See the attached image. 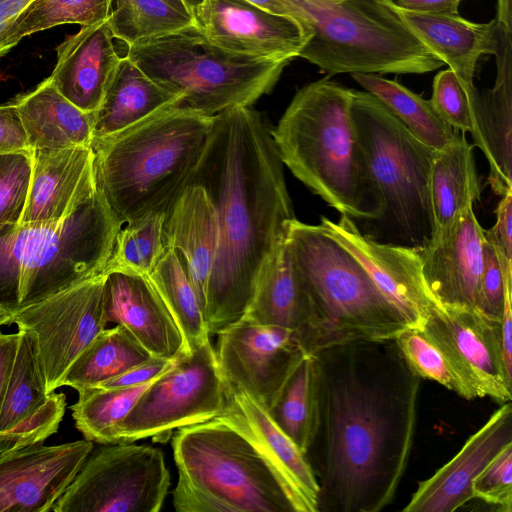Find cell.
Instances as JSON below:
<instances>
[{
    "mask_svg": "<svg viewBox=\"0 0 512 512\" xmlns=\"http://www.w3.org/2000/svg\"><path fill=\"white\" fill-rule=\"evenodd\" d=\"M311 354L317 421L305 455L319 486V511L379 512L393 501L408 466L421 378L395 339Z\"/></svg>",
    "mask_w": 512,
    "mask_h": 512,
    "instance_id": "6da1fadb",
    "label": "cell"
},
{
    "mask_svg": "<svg viewBox=\"0 0 512 512\" xmlns=\"http://www.w3.org/2000/svg\"><path fill=\"white\" fill-rule=\"evenodd\" d=\"M272 128L251 106L212 116L186 183L204 189L216 216L218 244L204 312L209 334L244 317L263 262L296 218Z\"/></svg>",
    "mask_w": 512,
    "mask_h": 512,
    "instance_id": "7a4b0ae2",
    "label": "cell"
},
{
    "mask_svg": "<svg viewBox=\"0 0 512 512\" xmlns=\"http://www.w3.org/2000/svg\"><path fill=\"white\" fill-rule=\"evenodd\" d=\"M352 90L326 76L301 88L272 135L292 174L341 215L362 226L382 204L351 115Z\"/></svg>",
    "mask_w": 512,
    "mask_h": 512,
    "instance_id": "3957f363",
    "label": "cell"
},
{
    "mask_svg": "<svg viewBox=\"0 0 512 512\" xmlns=\"http://www.w3.org/2000/svg\"><path fill=\"white\" fill-rule=\"evenodd\" d=\"M211 123L176 105L92 142L96 189L121 226L166 211L198 163Z\"/></svg>",
    "mask_w": 512,
    "mask_h": 512,
    "instance_id": "277c9868",
    "label": "cell"
},
{
    "mask_svg": "<svg viewBox=\"0 0 512 512\" xmlns=\"http://www.w3.org/2000/svg\"><path fill=\"white\" fill-rule=\"evenodd\" d=\"M285 240L307 298L298 336L306 353L359 340L395 339L409 328L361 263L320 225L292 219Z\"/></svg>",
    "mask_w": 512,
    "mask_h": 512,
    "instance_id": "5b68a950",
    "label": "cell"
},
{
    "mask_svg": "<svg viewBox=\"0 0 512 512\" xmlns=\"http://www.w3.org/2000/svg\"><path fill=\"white\" fill-rule=\"evenodd\" d=\"M120 227L97 189L60 222L0 225V305L12 311L101 274Z\"/></svg>",
    "mask_w": 512,
    "mask_h": 512,
    "instance_id": "8992f818",
    "label": "cell"
},
{
    "mask_svg": "<svg viewBox=\"0 0 512 512\" xmlns=\"http://www.w3.org/2000/svg\"><path fill=\"white\" fill-rule=\"evenodd\" d=\"M351 115L382 204L359 231L378 242L421 248L434 234L430 180L435 149L414 137L374 95L352 90Z\"/></svg>",
    "mask_w": 512,
    "mask_h": 512,
    "instance_id": "52a82bcc",
    "label": "cell"
},
{
    "mask_svg": "<svg viewBox=\"0 0 512 512\" xmlns=\"http://www.w3.org/2000/svg\"><path fill=\"white\" fill-rule=\"evenodd\" d=\"M310 38L298 57L328 73L425 74L444 63L404 25L390 0H283Z\"/></svg>",
    "mask_w": 512,
    "mask_h": 512,
    "instance_id": "ba28073f",
    "label": "cell"
},
{
    "mask_svg": "<svg viewBox=\"0 0 512 512\" xmlns=\"http://www.w3.org/2000/svg\"><path fill=\"white\" fill-rule=\"evenodd\" d=\"M177 512H295L281 480L248 438L213 418L172 437Z\"/></svg>",
    "mask_w": 512,
    "mask_h": 512,
    "instance_id": "9c48e42d",
    "label": "cell"
},
{
    "mask_svg": "<svg viewBox=\"0 0 512 512\" xmlns=\"http://www.w3.org/2000/svg\"><path fill=\"white\" fill-rule=\"evenodd\" d=\"M126 56L157 84L179 95L180 106L209 117L252 106L273 89L291 61L228 52L195 25L130 44Z\"/></svg>",
    "mask_w": 512,
    "mask_h": 512,
    "instance_id": "30bf717a",
    "label": "cell"
},
{
    "mask_svg": "<svg viewBox=\"0 0 512 512\" xmlns=\"http://www.w3.org/2000/svg\"><path fill=\"white\" fill-rule=\"evenodd\" d=\"M226 400V384L210 339L174 358L153 379L116 427L118 443L152 437L166 442L174 430L215 418Z\"/></svg>",
    "mask_w": 512,
    "mask_h": 512,
    "instance_id": "8fae6325",
    "label": "cell"
},
{
    "mask_svg": "<svg viewBox=\"0 0 512 512\" xmlns=\"http://www.w3.org/2000/svg\"><path fill=\"white\" fill-rule=\"evenodd\" d=\"M170 487L161 450L132 443L92 449L53 512H158Z\"/></svg>",
    "mask_w": 512,
    "mask_h": 512,
    "instance_id": "7c38bea8",
    "label": "cell"
},
{
    "mask_svg": "<svg viewBox=\"0 0 512 512\" xmlns=\"http://www.w3.org/2000/svg\"><path fill=\"white\" fill-rule=\"evenodd\" d=\"M105 278L98 274L11 311L9 325L35 338L49 394L62 386L75 359L106 328Z\"/></svg>",
    "mask_w": 512,
    "mask_h": 512,
    "instance_id": "4fadbf2b",
    "label": "cell"
},
{
    "mask_svg": "<svg viewBox=\"0 0 512 512\" xmlns=\"http://www.w3.org/2000/svg\"><path fill=\"white\" fill-rule=\"evenodd\" d=\"M419 331L443 354L467 400H512V367L506 362L501 318L478 309L435 308Z\"/></svg>",
    "mask_w": 512,
    "mask_h": 512,
    "instance_id": "5bb4252c",
    "label": "cell"
},
{
    "mask_svg": "<svg viewBox=\"0 0 512 512\" xmlns=\"http://www.w3.org/2000/svg\"><path fill=\"white\" fill-rule=\"evenodd\" d=\"M217 335L215 351L225 382L244 389L269 410L306 354L294 332L243 317Z\"/></svg>",
    "mask_w": 512,
    "mask_h": 512,
    "instance_id": "9a60e30c",
    "label": "cell"
},
{
    "mask_svg": "<svg viewBox=\"0 0 512 512\" xmlns=\"http://www.w3.org/2000/svg\"><path fill=\"white\" fill-rule=\"evenodd\" d=\"M319 225L361 263L409 328L419 330L435 308H442L427 287L416 248L367 237L345 215L337 222L321 216Z\"/></svg>",
    "mask_w": 512,
    "mask_h": 512,
    "instance_id": "2e32d148",
    "label": "cell"
},
{
    "mask_svg": "<svg viewBox=\"0 0 512 512\" xmlns=\"http://www.w3.org/2000/svg\"><path fill=\"white\" fill-rule=\"evenodd\" d=\"M194 25L214 45L234 54L293 60L310 38L294 17L245 0H196Z\"/></svg>",
    "mask_w": 512,
    "mask_h": 512,
    "instance_id": "e0dca14e",
    "label": "cell"
},
{
    "mask_svg": "<svg viewBox=\"0 0 512 512\" xmlns=\"http://www.w3.org/2000/svg\"><path fill=\"white\" fill-rule=\"evenodd\" d=\"M94 448L90 440L0 452V512H48Z\"/></svg>",
    "mask_w": 512,
    "mask_h": 512,
    "instance_id": "ac0fdd59",
    "label": "cell"
},
{
    "mask_svg": "<svg viewBox=\"0 0 512 512\" xmlns=\"http://www.w3.org/2000/svg\"><path fill=\"white\" fill-rule=\"evenodd\" d=\"M226 400L215 417L244 434L284 485L295 512H319V486L304 452L269 411L244 389L226 383Z\"/></svg>",
    "mask_w": 512,
    "mask_h": 512,
    "instance_id": "d6986e66",
    "label": "cell"
},
{
    "mask_svg": "<svg viewBox=\"0 0 512 512\" xmlns=\"http://www.w3.org/2000/svg\"><path fill=\"white\" fill-rule=\"evenodd\" d=\"M467 207L441 240L416 248L436 302L445 309H477L484 229Z\"/></svg>",
    "mask_w": 512,
    "mask_h": 512,
    "instance_id": "ffe728a7",
    "label": "cell"
},
{
    "mask_svg": "<svg viewBox=\"0 0 512 512\" xmlns=\"http://www.w3.org/2000/svg\"><path fill=\"white\" fill-rule=\"evenodd\" d=\"M512 442V404L503 403L460 451L419 483L404 512H454L473 500L472 483L491 459Z\"/></svg>",
    "mask_w": 512,
    "mask_h": 512,
    "instance_id": "44dd1931",
    "label": "cell"
},
{
    "mask_svg": "<svg viewBox=\"0 0 512 512\" xmlns=\"http://www.w3.org/2000/svg\"><path fill=\"white\" fill-rule=\"evenodd\" d=\"M32 172L18 225L62 221L96 192L92 147L31 150Z\"/></svg>",
    "mask_w": 512,
    "mask_h": 512,
    "instance_id": "7402d4cb",
    "label": "cell"
},
{
    "mask_svg": "<svg viewBox=\"0 0 512 512\" xmlns=\"http://www.w3.org/2000/svg\"><path fill=\"white\" fill-rule=\"evenodd\" d=\"M104 312L107 324L126 328L153 357L173 360L188 351L178 325L145 275L106 274Z\"/></svg>",
    "mask_w": 512,
    "mask_h": 512,
    "instance_id": "603a6c76",
    "label": "cell"
},
{
    "mask_svg": "<svg viewBox=\"0 0 512 512\" xmlns=\"http://www.w3.org/2000/svg\"><path fill=\"white\" fill-rule=\"evenodd\" d=\"M108 19L81 26L57 47L51 83L67 100L85 112L100 107L121 57L113 43Z\"/></svg>",
    "mask_w": 512,
    "mask_h": 512,
    "instance_id": "cb8c5ba5",
    "label": "cell"
},
{
    "mask_svg": "<svg viewBox=\"0 0 512 512\" xmlns=\"http://www.w3.org/2000/svg\"><path fill=\"white\" fill-rule=\"evenodd\" d=\"M497 75L492 88L479 92L472 136L489 165L488 183L497 196L512 191V35L502 28L494 52Z\"/></svg>",
    "mask_w": 512,
    "mask_h": 512,
    "instance_id": "d4e9b609",
    "label": "cell"
},
{
    "mask_svg": "<svg viewBox=\"0 0 512 512\" xmlns=\"http://www.w3.org/2000/svg\"><path fill=\"white\" fill-rule=\"evenodd\" d=\"M164 243L178 255L205 312L218 233L214 207L201 186L186 184L169 204Z\"/></svg>",
    "mask_w": 512,
    "mask_h": 512,
    "instance_id": "484cf974",
    "label": "cell"
},
{
    "mask_svg": "<svg viewBox=\"0 0 512 512\" xmlns=\"http://www.w3.org/2000/svg\"><path fill=\"white\" fill-rule=\"evenodd\" d=\"M390 5L410 32L456 75L467 83H474L479 58L494 54L500 26L496 20L475 23L458 15L411 11Z\"/></svg>",
    "mask_w": 512,
    "mask_h": 512,
    "instance_id": "4316f807",
    "label": "cell"
},
{
    "mask_svg": "<svg viewBox=\"0 0 512 512\" xmlns=\"http://www.w3.org/2000/svg\"><path fill=\"white\" fill-rule=\"evenodd\" d=\"M13 103L30 150L91 147L94 112H85L72 104L58 92L49 77Z\"/></svg>",
    "mask_w": 512,
    "mask_h": 512,
    "instance_id": "83f0119b",
    "label": "cell"
},
{
    "mask_svg": "<svg viewBox=\"0 0 512 512\" xmlns=\"http://www.w3.org/2000/svg\"><path fill=\"white\" fill-rule=\"evenodd\" d=\"M180 102L179 95L157 84L127 56L121 57L106 95L94 112L93 141L126 130Z\"/></svg>",
    "mask_w": 512,
    "mask_h": 512,
    "instance_id": "f1b7e54d",
    "label": "cell"
},
{
    "mask_svg": "<svg viewBox=\"0 0 512 512\" xmlns=\"http://www.w3.org/2000/svg\"><path fill=\"white\" fill-rule=\"evenodd\" d=\"M306 316V294L284 238L263 262L244 318L288 329L298 339Z\"/></svg>",
    "mask_w": 512,
    "mask_h": 512,
    "instance_id": "f546056e",
    "label": "cell"
},
{
    "mask_svg": "<svg viewBox=\"0 0 512 512\" xmlns=\"http://www.w3.org/2000/svg\"><path fill=\"white\" fill-rule=\"evenodd\" d=\"M466 133L443 149L433 159L430 191L434 218V234L429 243L443 239L459 215L481 199L473 146Z\"/></svg>",
    "mask_w": 512,
    "mask_h": 512,
    "instance_id": "4dcf8cb0",
    "label": "cell"
},
{
    "mask_svg": "<svg viewBox=\"0 0 512 512\" xmlns=\"http://www.w3.org/2000/svg\"><path fill=\"white\" fill-rule=\"evenodd\" d=\"M351 77L364 91L377 97L426 146L440 150L459 137L430 99H424L398 81L374 73H352Z\"/></svg>",
    "mask_w": 512,
    "mask_h": 512,
    "instance_id": "1f68e13d",
    "label": "cell"
},
{
    "mask_svg": "<svg viewBox=\"0 0 512 512\" xmlns=\"http://www.w3.org/2000/svg\"><path fill=\"white\" fill-rule=\"evenodd\" d=\"M153 357L121 325L103 329L66 372L62 386L97 387Z\"/></svg>",
    "mask_w": 512,
    "mask_h": 512,
    "instance_id": "d6a6232c",
    "label": "cell"
},
{
    "mask_svg": "<svg viewBox=\"0 0 512 512\" xmlns=\"http://www.w3.org/2000/svg\"><path fill=\"white\" fill-rule=\"evenodd\" d=\"M147 277L178 325L188 350L209 340L201 303L178 255L172 249L165 247Z\"/></svg>",
    "mask_w": 512,
    "mask_h": 512,
    "instance_id": "836d02e7",
    "label": "cell"
},
{
    "mask_svg": "<svg viewBox=\"0 0 512 512\" xmlns=\"http://www.w3.org/2000/svg\"><path fill=\"white\" fill-rule=\"evenodd\" d=\"M277 425L306 453L316 428L317 386L313 355L306 353L268 410Z\"/></svg>",
    "mask_w": 512,
    "mask_h": 512,
    "instance_id": "e575fe53",
    "label": "cell"
},
{
    "mask_svg": "<svg viewBox=\"0 0 512 512\" xmlns=\"http://www.w3.org/2000/svg\"><path fill=\"white\" fill-rule=\"evenodd\" d=\"M108 24L112 35L128 45L194 25L187 0H116Z\"/></svg>",
    "mask_w": 512,
    "mask_h": 512,
    "instance_id": "d590c367",
    "label": "cell"
},
{
    "mask_svg": "<svg viewBox=\"0 0 512 512\" xmlns=\"http://www.w3.org/2000/svg\"><path fill=\"white\" fill-rule=\"evenodd\" d=\"M18 346L0 407V435L33 414L48 399L35 338L18 330Z\"/></svg>",
    "mask_w": 512,
    "mask_h": 512,
    "instance_id": "8d00e7d4",
    "label": "cell"
},
{
    "mask_svg": "<svg viewBox=\"0 0 512 512\" xmlns=\"http://www.w3.org/2000/svg\"><path fill=\"white\" fill-rule=\"evenodd\" d=\"M149 383L125 388L91 387L78 390L71 406L76 428L86 440L102 445L116 444V427Z\"/></svg>",
    "mask_w": 512,
    "mask_h": 512,
    "instance_id": "74e56055",
    "label": "cell"
},
{
    "mask_svg": "<svg viewBox=\"0 0 512 512\" xmlns=\"http://www.w3.org/2000/svg\"><path fill=\"white\" fill-rule=\"evenodd\" d=\"M166 211L148 213L123 224L102 274L135 273L147 276L164 252Z\"/></svg>",
    "mask_w": 512,
    "mask_h": 512,
    "instance_id": "f35d334b",
    "label": "cell"
},
{
    "mask_svg": "<svg viewBox=\"0 0 512 512\" xmlns=\"http://www.w3.org/2000/svg\"><path fill=\"white\" fill-rule=\"evenodd\" d=\"M113 0H33L15 22V39L62 24L88 26L109 18Z\"/></svg>",
    "mask_w": 512,
    "mask_h": 512,
    "instance_id": "ab89813d",
    "label": "cell"
},
{
    "mask_svg": "<svg viewBox=\"0 0 512 512\" xmlns=\"http://www.w3.org/2000/svg\"><path fill=\"white\" fill-rule=\"evenodd\" d=\"M478 99L475 84L464 82L450 68L435 75L430 101L442 119L456 131H473Z\"/></svg>",
    "mask_w": 512,
    "mask_h": 512,
    "instance_id": "60d3db41",
    "label": "cell"
},
{
    "mask_svg": "<svg viewBox=\"0 0 512 512\" xmlns=\"http://www.w3.org/2000/svg\"><path fill=\"white\" fill-rule=\"evenodd\" d=\"M32 172L31 150L0 154V225H18L22 218Z\"/></svg>",
    "mask_w": 512,
    "mask_h": 512,
    "instance_id": "b9f144b4",
    "label": "cell"
},
{
    "mask_svg": "<svg viewBox=\"0 0 512 512\" xmlns=\"http://www.w3.org/2000/svg\"><path fill=\"white\" fill-rule=\"evenodd\" d=\"M395 341L416 375L433 380L460 396V385L443 354L419 330L407 328Z\"/></svg>",
    "mask_w": 512,
    "mask_h": 512,
    "instance_id": "7bdbcfd3",
    "label": "cell"
},
{
    "mask_svg": "<svg viewBox=\"0 0 512 512\" xmlns=\"http://www.w3.org/2000/svg\"><path fill=\"white\" fill-rule=\"evenodd\" d=\"M65 410V394L50 393L45 403L33 414L0 435V452L44 442L58 431Z\"/></svg>",
    "mask_w": 512,
    "mask_h": 512,
    "instance_id": "ee69618b",
    "label": "cell"
},
{
    "mask_svg": "<svg viewBox=\"0 0 512 512\" xmlns=\"http://www.w3.org/2000/svg\"><path fill=\"white\" fill-rule=\"evenodd\" d=\"M472 494L501 512L512 511V442L503 447L477 475Z\"/></svg>",
    "mask_w": 512,
    "mask_h": 512,
    "instance_id": "f6af8a7d",
    "label": "cell"
},
{
    "mask_svg": "<svg viewBox=\"0 0 512 512\" xmlns=\"http://www.w3.org/2000/svg\"><path fill=\"white\" fill-rule=\"evenodd\" d=\"M510 287L512 268L503 264L495 248L485 239L482 246L477 309L488 316L501 318L506 291Z\"/></svg>",
    "mask_w": 512,
    "mask_h": 512,
    "instance_id": "bcb514c9",
    "label": "cell"
},
{
    "mask_svg": "<svg viewBox=\"0 0 512 512\" xmlns=\"http://www.w3.org/2000/svg\"><path fill=\"white\" fill-rule=\"evenodd\" d=\"M495 212L496 222L484 236L503 264L512 268V191L501 197Z\"/></svg>",
    "mask_w": 512,
    "mask_h": 512,
    "instance_id": "7dc6e473",
    "label": "cell"
},
{
    "mask_svg": "<svg viewBox=\"0 0 512 512\" xmlns=\"http://www.w3.org/2000/svg\"><path fill=\"white\" fill-rule=\"evenodd\" d=\"M174 360V359H173ZM173 360L151 357L121 375L97 386L102 388H125L151 382L173 363Z\"/></svg>",
    "mask_w": 512,
    "mask_h": 512,
    "instance_id": "c3c4849f",
    "label": "cell"
},
{
    "mask_svg": "<svg viewBox=\"0 0 512 512\" xmlns=\"http://www.w3.org/2000/svg\"><path fill=\"white\" fill-rule=\"evenodd\" d=\"M25 149L27 137L15 104L0 106V154Z\"/></svg>",
    "mask_w": 512,
    "mask_h": 512,
    "instance_id": "681fc988",
    "label": "cell"
},
{
    "mask_svg": "<svg viewBox=\"0 0 512 512\" xmlns=\"http://www.w3.org/2000/svg\"><path fill=\"white\" fill-rule=\"evenodd\" d=\"M33 0H0V57L19 42L15 39V22Z\"/></svg>",
    "mask_w": 512,
    "mask_h": 512,
    "instance_id": "f907efd6",
    "label": "cell"
},
{
    "mask_svg": "<svg viewBox=\"0 0 512 512\" xmlns=\"http://www.w3.org/2000/svg\"><path fill=\"white\" fill-rule=\"evenodd\" d=\"M18 338V332L6 334L0 329V407L15 359Z\"/></svg>",
    "mask_w": 512,
    "mask_h": 512,
    "instance_id": "816d5d0a",
    "label": "cell"
},
{
    "mask_svg": "<svg viewBox=\"0 0 512 512\" xmlns=\"http://www.w3.org/2000/svg\"><path fill=\"white\" fill-rule=\"evenodd\" d=\"M399 7L425 13L458 15L461 0H396Z\"/></svg>",
    "mask_w": 512,
    "mask_h": 512,
    "instance_id": "f5cc1de1",
    "label": "cell"
},
{
    "mask_svg": "<svg viewBox=\"0 0 512 512\" xmlns=\"http://www.w3.org/2000/svg\"><path fill=\"white\" fill-rule=\"evenodd\" d=\"M495 20L507 34L512 35L511 0H497Z\"/></svg>",
    "mask_w": 512,
    "mask_h": 512,
    "instance_id": "db71d44e",
    "label": "cell"
},
{
    "mask_svg": "<svg viewBox=\"0 0 512 512\" xmlns=\"http://www.w3.org/2000/svg\"><path fill=\"white\" fill-rule=\"evenodd\" d=\"M245 1H247L250 4L257 6L267 12L273 13V14L292 16V13H291L289 7L283 0H245Z\"/></svg>",
    "mask_w": 512,
    "mask_h": 512,
    "instance_id": "11a10c76",
    "label": "cell"
},
{
    "mask_svg": "<svg viewBox=\"0 0 512 512\" xmlns=\"http://www.w3.org/2000/svg\"><path fill=\"white\" fill-rule=\"evenodd\" d=\"M11 311L0 305V329L3 325H9Z\"/></svg>",
    "mask_w": 512,
    "mask_h": 512,
    "instance_id": "9f6ffc18",
    "label": "cell"
},
{
    "mask_svg": "<svg viewBox=\"0 0 512 512\" xmlns=\"http://www.w3.org/2000/svg\"><path fill=\"white\" fill-rule=\"evenodd\" d=\"M187 1H189L192 4V0H187Z\"/></svg>",
    "mask_w": 512,
    "mask_h": 512,
    "instance_id": "6f0895ef",
    "label": "cell"
}]
</instances>
